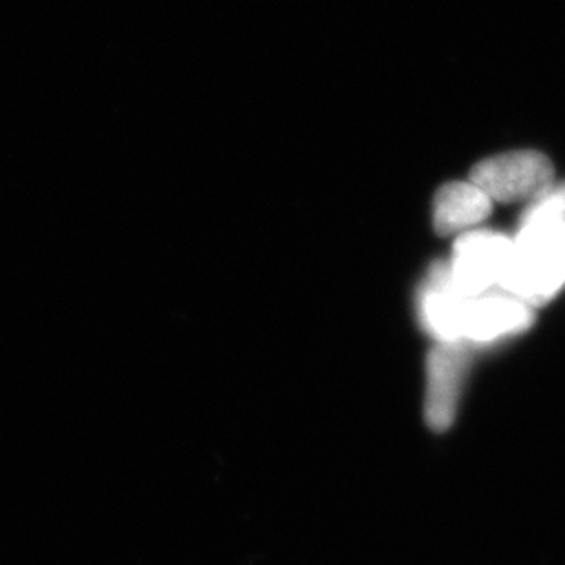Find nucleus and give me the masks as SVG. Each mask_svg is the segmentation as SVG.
Wrapping results in <instances>:
<instances>
[{
	"mask_svg": "<svg viewBox=\"0 0 565 565\" xmlns=\"http://www.w3.org/2000/svg\"><path fill=\"white\" fill-rule=\"evenodd\" d=\"M565 286V214H523L500 289L529 306L544 305Z\"/></svg>",
	"mask_w": 565,
	"mask_h": 565,
	"instance_id": "1",
	"label": "nucleus"
},
{
	"mask_svg": "<svg viewBox=\"0 0 565 565\" xmlns=\"http://www.w3.org/2000/svg\"><path fill=\"white\" fill-rule=\"evenodd\" d=\"M553 166L536 150H516L492 156L470 172V182L478 185L492 202L533 200L553 185Z\"/></svg>",
	"mask_w": 565,
	"mask_h": 565,
	"instance_id": "2",
	"label": "nucleus"
},
{
	"mask_svg": "<svg viewBox=\"0 0 565 565\" xmlns=\"http://www.w3.org/2000/svg\"><path fill=\"white\" fill-rule=\"evenodd\" d=\"M512 241L491 231H467L454 247L448 275L454 288L465 299H476L502 286Z\"/></svg>",
	"mask_w": 565,
	"mask_h": 565,
	"instance_id": "3",
	"label": "nucleus"
},
{
	"mask_svg": "<svg viewBox=\"0 0 565 565\" xmlns=\"http://www.w3.org/2000/svg\"><path fill=\"white\" fill-rule=\"evenodd\" d=\"M533 306L503 289L469 299L463 319L467 344H492L522 333L533 324Z\"/></svg>",
	"mask_w": 565,
	"mask_h": 565,
	"instance_id": "4",
	"label": "nucleus"
},
{
	"mask_svg": "<svg viewBox=\"0 0 565 565\" xmlns=\"http://www.w3.org/2000/svg\"><path fill=\"white\" fill-rule=\"evenodd\" d=\"M467 342H438L427 361V422L434 430H447L458 411L467 372Z\"/></svg>",
	"mask_w": 565,
	"mask_h": 565,
	"instance_id": "5",
	"label": "nucleus"
},
{
	"mask_svg": "<svg viewBox=\"0 0 565 565\" xmlns=\"http://www.w3.org/2000/svg\"><path fill=\"white\" fill-rule=\"evenodd\" d=\"M467 302L454 288L447 264H436L419 295V317L425 330L438 342H465L463 319Z\"/></svg>",
	"mask_w": 565,
	"mask_h": 565,
	"instance_id": "6",
	"label": "nucleus"
},
{
	"mask_svg": "<svg viewBox=\"0 0 565 565\" xmlns=\"http://www.w3.org/2000/svg\"><path fill=\"white\" fill-rule=\"evenodd\" d=\"M491 211V198L475 183H448L434 200V227L439 235H463L487 220Z\"/></svg>",
	"mask_w": 565,
	"mask_h": 565,
	"instance_id": "7",
	"label": "nucleus"
}]
</instances>
